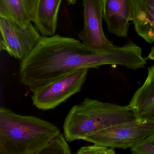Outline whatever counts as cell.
Here are the masks:
<instances>
[{
    "mask_svg": "<svg viewBox=\"0 0 154 154\" xmlns=\"http://www.w3.org/2000/svg\"><path fill=\"white\" fill-rule=\"evenodd\" d=\"M145 64L141 48L132 42L97 52L74 38L42 35L34 50L20 62L18 75L20 82L34 92L77 69L110 65L137 70Z\"/></svg>",
    "mask_w": 154,
    "mask_h": 154,
    "instance_id": "cell-1",
    "label": "cell"
},
{
    "mask_svg": "<svg viewBox=\"0 0 154 154\" xmlns=\"http://www.w3.org/2000/svg\"><path fill=\"white\" fill-rule=\"evenodd\" d=\"M59 133V129L49 122L0 108L1 154H39Z\"/></svg>",
    "mask_w": 154,
    "mask_h": 154,
    "instance_id": "cell-2",
    "label": "cell"
},
{
    "mask_svg": "<svg viewBox=\"0 0 154 154\" xmlns=\"http://www.w3.org/2000/svg\"><path fill=\"white\" fill-rule=\"evenodd\" d=\"M128 105L121 106L86 98L72 107L64 122V135L68 142L135 120Z\"/></svg>",
    "mask_w": 154,
    "mask_h": 154,
    "instance_id": "cell-3",
    "label": "cell"
},
{
    "mask_svg": "<svg viewBox=\"0 0 154 154\" xmlns=\"http://www.w3.org/2000/svg\"><path fill=\"white\" fill-rule=\"evenodd\" d=\"M87 68L77 69L66 74L33 92V105L39 109H53L81 91L88 75Z\"/></svg>",
    "mask_w": 154,
    "mask_h": 154,
    "instance_id": "cell-4",
    "label": "cell"
},
{
    "mask_svg": "<svg viewBox=\"0 0 154 154\" xmlns=\"http://www.w3.org/2000/svg\"><path fill=\"white\" fill-rule=\"evenodd\" d=\"M154 134V121L136 119L88 135L82 140L113 149L130 148Z\"/></svg>",
    "mask_w": 154,
    "mask_h": 154,
    "instance_id": "cell-5",
    "label": "cell"
},
{
    "mask_svg": "<svg viewBox=\"0 0 154 154\" xmlns=\"http://www.w3.org/2000/svg\"><path fill=\"white\" fill-rule=\"evenodd\" d=\"M0 50L20 61L26 58L36 46L42 35L30 23L23 28L16 22L0 17Z\"/></svg>",
    "mask_w": 154,
    "mask_h": 154,
    "instance_id": "cell-6",
    "label": "cell"
},
{
    "mask_svg": "<svg viewBox=\"0 0 154 154\" xmlns=\"http://www.w3.org/2000/svg\"><path fill=\"white\" fill-rule=\"evenodd\" d=\"M83 7L84 27L78 34L82 43L97 52H104L114 46L104 35L101 0H82Z\"/></svg>",
    "mask_w": 154,
    "mask_h": 154,
    "instance_id": "cell-7",
    "label": "cell"
},
{
    "mask_svg": "<svg viewBox=\"0 0 154 154\" xmlns=\"http://www.w3.org/2000/svg\"><path fill=\"white\" fill-rule=\"evenodd\" d=\"M101 5L109 33L127 37L130 22L133 20L134 0H101Z\"/></svg>",
    "mask_w": 154,
    "mask_h": 154,
    "instance_id": "cell-8",
    "label": "cell"
},
{
    "mask_svg": "<svg viewBox=\"0 0 154 154\" xmlns=\"http://www.w3.org/2000/svg\"><path fill=\"white\" fill-rule=\"evenodd\" d=\"M147 69L144 83L136 91L128 105L136 119L154 121V63Z\"/></svg>",
    "mask_w": 154,
    "mask_h": 154,
    "instance_id": "cell-9",
    "label": "cell"
},
{
    "mask_svg": "<svg viewBox=\"0 0 154 154\" xmlns=\"http://www.w3.org/2000/svg\"><path fill=\"white\" fill-rule=\"evenodd\" d=\"M38 0H0V17L23 28L33 22Z\"/></svg>",
    "mask_w": 154,
    "mask_h": 154,
    "instance_id": "cell-10",
    "label": "cell"
},
{
    "mask_svg": "<svg viewBox=\"0 0 154 154\" xmlns=\"http://www.w3.org/2000/svg\"><path fill=\"white\" fill-rule=\"evenodd\" d=\"M133 24L137 34L154 43V0H134Z\"/></svg>",
    "mask_w": 154,
    "mask_h": 154,
    "instance_id": "cell-11",
    "label": "cell"
},
{
    "mask_svg": "<svg viewBox=\"0 0 154 154\" xmlns=\"http://www.w3.org/2000/svg\"><path fill=\"white\" fill-rule=\"evenodd\" d=\"M62 0H38L33 23L43 36L55 35Z\"/></svg>",
    "mask_w": 154,
    "mask_h": 154,
    "instance_id": "cell-12",
    "label": "cell"
},
{
    "mask_svg": "<svg viewBox=\"0 0 154 154\" xmlns=\"http://www.w3.org/2000/svg\"><path fill=\"white\" fill-rule=\"evenodd\" d=\"M64 135L59 133L51 140L39 154H71V149Z\"/></svg>",
    "mask_w": 154,
    "mask_h": 154,
    "instance_id": "cell-13",
    "label": "cell"
},
{
    "mask_svg": "<svg viewBox=\"0 0 154 154\" xmlns=\"http://www.w3.org/2000/svg\"><path fill=\"white\" fill-rule=\"evenodd\" d=\"M78 154H115L114 149L94 144L92 146H83L78 149Z\"/></svg>",
    "mask_w": 154,
    "mask_h": 154,
    "instance_id": "cell-14",
    "label": "cell"
},
{
    "mask_svg": "<svg viewBox=\"0 0 154 154\" xmlns=\"http://www.w3.org/2000/svg\"><path fill=\"white\" fill-rule=\"evenodd\" d=\"M133 154H154V145L145 139L136 142L130 148Z\"/></svg>",
    "mask_w": 154,
    "mask_h": 154,
    "instance_id": "cell-15",
    "label": "cell"
},
{
    "mask_svg": "<svg viewBox=\"0 0 154 154\" xmlns=\"http://www.w3.org/2000/svg\"><path fill=\"white\" fill-rule=\"evenodd\" d=\"M146 60H150L154 61V47H152L151 48L150 53L149 54L146 58Z\"/></svg>",
    "mask_w": 154,
    "mask_h": 154,
    "instance_id": "cell-16",
    "label": "cell"
},
{
    "mask_svg": "<svg viewBox=\"0 0 154 154\" xmlns=\"http://www.w3.org/2000/svg\"><path fill=\"white\" fill-rule=\"evenodd\" d=\"M145 139L154 145V134L150 135L149 137H148Z\"/></svg>",
    "mask_w": 154,
    "mask_h": 154,
    "instance_id": "cell-17",
    "label": "cell"
},
{
    "mask_svg": "<svg viewBox=\"0 0 154 154\" xmlns=\"http://www.w3.org/2000/svg\"><path fill=\"white\" fill-rule=\"evenodd\" d=\"M69 5H74L76 3L77 0H66Z\"/></svg>",
    "mask_w": 154,
    "mask_h": 154,
    "instance_id": "cell-18",
    "label": "cell"
}]
</instances>
